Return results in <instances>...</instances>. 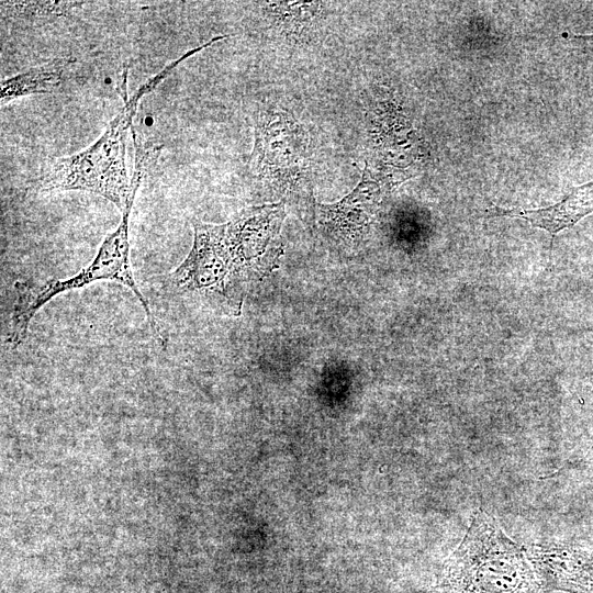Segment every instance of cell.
Masks as SVG:
<instances>
[{"mask_svg": "<svg viewBox=\"0 0 593 593\" xmlns=\"http://www.w3.org/2000/svg\"><path fill=\"white\" fill-rule=\"evenodd\" d=\"M181 63L167 65L149 78L124 101L103 134L89 147L71 156L57 158L35 180L38 191L80 190L98 194L112 202L122 214L132 210L136 192L149 163L158 155L159 147L147 146L134 138V169L130 176L126 166L127 132L143 97L153 91Z\"/></svg>", "mask_w": 593, "mask_h": 593, "instance_id": "obj_1", "label": "cell"}, {"mask_svg": "<svg viewBox=\"0 0 593 593\" xmlns=\"http://www.w3.org/2000/svg\"><path fill=\"white\" fill-rule=\"evenodd\" d=\"M437 593H539L525 549L493 516L478 510L448 559Z\"/></svg>", "mask_w": 593, "mask_h": 593, "instance_id": "obj_2", "label": "cell"}, {"mask_svg": "<svg viewBox=\"0 0 593 593\" xmlns=\"http://www.w3.org/2000/svg\"><path fill=\"white\" fill-rule=\"evenodd\" d=\"M132 210L122 214V220L114 232L102 242L99 251L90 265L77 275L65 279H30L16 281L8 343L15 348L21 345L29 332L30 322L35 313L55 295L82 288L100 280H110L128 288L143 305L153 334L165 348L167 339L163 335L145 295L141 292L133 276L130 260L128 225Z\"/></svg>", "mask_w": 593, "mask_h": 593, "instance_id": "obj_3", "label": "cell"}, {"mask_svg": "<svg viewBox=\"0 0 593 593\" xmlns=\"http://www.w3.org/2000/svg\"><path fill=\"white\" fill-rule=\"evenodd\" d=\"M307 134L286 110H262L256 122L250 157L253 174L280 194L309 199Z\"/></svg>", "mask_w": 593, "mask_h": 593, "instance_id": "obj_4", "label": "cell"}, {"mask_svg": "<svg viewBox=\"0 0 593 593\" xmlns=\"http://www.w3.org/2000/svg\"><path fill=\"white\" fill-rule=\"evenodd\" d=\"M193 245L184 260L171 272L180 290L215 292L230 298L239 287L223 242L222 226L193 221Z\"/></svg>", "mask_w": 593, "mask_h": 593, "instance_id": "obj_5", "label": "cell"}, {"mask_svg": "<svg viewBox=\"0 0 593 593\" xmlns=\"http://www.w3.org/2000/svg\"><path fill=\"white\" fill-rule=\"evenodd\" d=\"M525 552L544 591L593 593V552L560 545H532Z\"/></svg>", "mask_w": 593, "mask_h": 593, "instance_id": "obj_6", "label": "cell"}, {"mask_svg": "<svg viewBox=\"0 0 593 593\" xmlns=\"http://www.w3.org/2000/svg\"><path fill=\"white\" fill-rule=\"evenodd\" d=\"M380 188L366 168L361 181L344 199L318 204V221L332 237L355 242L362 237L373 219L380 200Z\"/></svg>", "mask_w": 593, "mask_h": 593, "instance_id": "obj_7", "label": "cell"}, {"mask_svg": "<svg viewBox=\"0 0 593 593\" xmlns=\"http://www.w3.org/2000/svg\"><path fill=\"white\" fill-rule=\"evenodd\" d=\"M593 212V181L574 189L559 203L539 210H504L494 208L496 215L521 217L533 226L556 235L574 225L579 220Z\"/></svg>", "mask_w": 593, "mask_h": 593, "instance_id": "obj_8", "label": "cell"}, {"mask_svg": "<svg viewBox=\"0 0 593 593\" xmlns=\"http://www.w3.org/2000/svg\"><path fill=\"white\" fill-rule=\"evenodd\" d=\"M72 59L59 58L32 67L23 72L1 81L0 101L8 103L14 99L31 94L48 93L57 89Z\"/></svg>", "mask_w": 593, "mask_h": 593, "instance_id": "obj_9", "label": "cell"}, {"mask_svg": "<svg viewBox=\"0 0 593 593\" xmlns=\"http://www.w3.org/2000/svg\"><path fill=\"white\" fill-rule=\"evenodd\" d=\"M324 2L276 1L266 2L268 19L281 33L295 38L305 37L323 19Z\"/></svg>", "mask_w": 593, "mask_h": 593, "instance_id": "obj_10", "label": "cell"}, {"mask_svg": "<svg viewBox=\"0 0 593 593\" xmlns=\"http://www.w3.org/2000/svg\"><path fill=\"white\" fill-rule=\"evenodd\" d=\"M85 2L78 1H1L3 14L27 21L66 16Z\"/></svg>", "mask_w": 593, "mask_h": 593, "instance_id": "obj_11", "label": "cell"}]
</instances>
